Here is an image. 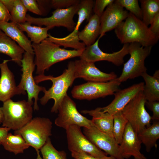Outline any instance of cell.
<instances>
[{"label":"cell","mask_w":159,"mask_h":159,"mask_svg":"<svg viewBox=\"0 0 159 159\" xmlns=\"http://www.w3.org/2000/svg\"><path fill=\"white\" fill-rule=\"evenodd\" d=\"M34 79L37 84L46 80L52 82V87L48 90L46 89L44 91V95L39 100L41 104L44 105L50 99H53L54 103L51 111L52 113H57L63 98L67 94V92L69 87L72 86L76 79L74 62H69L67 68L59 76L54 77L50 75H37Z\"/></svg>","instance_id":"obj_1"},{"label":"cell","mask_w":159,"mask_h":159,"mask_svg":"<svg viewBox=\"0 0 159 159\" xmlns=\"http://www.w3.org/2000/svg\"><path fill=\"white\" fill-rule=\"evenodd\" d=\"M34 54L36 74H44L53 64L64 60L80 57L83 50H67L47 39L38 44L32 43Z\"/></svg>","instance_id":"obj_2"},{"label":"cell","mask_w":159,"mask_h":159,"mask_svg":"<svg viewBox=\"0 0 159 159\" xmlns=\"http://www.w3.org/2000/svg\"><path fill=\"white\" fill-rule=\"evenodd\" d=\"M115 35L122 44L137 43L144 47H153L159 38L155 35L141 19L129 12L125 21L115 29Z\"/></svg>","instance_id":"obj_3"},{"label":"cell","mask_w":159,"mask_h":159,"mask_svg":"<svg viewBox=\"0 0 159 159\" xmlns=\"http://www.w3.org/2000/svg\"><path fill=\"white\" fill-rule=\"evenodd\" d=\"M32 105L25 100L14 102L10 99L4 102L2 127L14 131L21 129L32 119Z\"/></svg>","instance_id":"obj_4"},{"label":"cell","mask_w":159,"mask_h":159,"mask_svg":"<svg viewBox=\"0 0 159 159\" xmlns=\"http://www.w3.org/2000/svg\"><path fill=\"white\" fill-rule=\"evenodd\" d=\"M52 123L48 118L36 117L32 118L14 134L21 136L26 143L36 150H39L52 135Z\"/></svg>","instance_id":"obj_5"},{"label":"cell","mask_w":159,"mask_h":159,"mask_svg":"<svg viewBox=\"0 0 159 159\" xmlns=\"http://www.w3.org/2000/svg\"><path fill=\"white\" fill-rule=\"evenodd\" d=\"M34 54L25 52L21 60L22 73L20 82L17 87L22 94L27 93L28 100L29 103L33 104V99L34 101L33 107L35 110H38V95L40 92H43L46 89L44 87L39 86L34 80L33 75L35 65L34 62Z\"/></svg>","instance_id":"obj_6"},{"label":"cell","mask_w":159,"mask_h":159,"mask_svg":"<svg viewBox=\"0 0 159 159\" xmlns=\"http://www.w3.org/2000/svg\"><path fill=\"white\" fill-rule=\"evenodd\" d=\"M152 47H144L137 43L129 44V60L124 64L122 73L117 79L120 82L141 76L146 72L145 61L150 54Z\"/></svg>","instance_id":"obj_7"},{"label":"cell","mask_w":159,"mask_h":159,"mask_svg":"<svg viewBox=\"0 0 159 159\" xmlns=\"http://www.w3.org/2000/svg\"><path fill=\"white\" fill-rule=\"evenodd\" d=\"M95 1L92 0H80L79 9L77 14L78 20L74 30L70 34L63 38H57L48 34L47 39L59 45L63 46L64 48L70 47L74 49L84 50L86 46L81 42L78 38L79 29L84 21L88 22L92 15V13Z\"/></svg>","instance_id":"obj_8"},{"label":"cell","mask_w":159,"mask_h":159,"mask_svg":"<svg viewBox=\"0 0 159 159\" xmlns=\"http://www.w3.org/2000/svg\"><path fill=\"white\" fill-rule=\"evenodd\" d=\"M146 101L142 91L132 99L121 111L123 115L137 134L151 125L152 117L145 108Z\"/></svg>","instance_id":"obj_9"},{"label":"cell","mask_w":159,"mask_h":159,"mask_svg":"<svg viewBox=\"0 0 159 159\" xmlns=\"http://www.w3.org/2000/svg\"><path fill=\"white\" fill-rule=\"evenodd\" d=\"M121 83L117 79L107 82H87L74 86L71 91L72 97L90 100L112 95L119 90Z\"/></svg>","instance_id":"obj_10"},{"label":"cell","mask_w":159,"mask_h":159,"mask_svg":"<svg viewBox=\"0 0 159 159\" xmlns=\"http://www.w3.org/2000/svg\"><path fill=\"white\" fill-rule=\"evenodd\" d=\"M79 4L66 9H56L52 12V15L48 17H35L27 14L26 21L39 26H44L49 29L55 26H63L72 31L76 24L73 17L77 14Z\"/></svg>","instance_id":"obj_11"},{"label":"cell","mask_w":159,"mask_h":159,"mask_svg":"<svg viewBox=\"0 0 159 159\" xmlns=\"http://www.w3.org/2000/svg\"><path fill=\"white\" fill-rule=\"evenodd\" d=\"M58 112V116L54 121L55 124L65 130L72 125L88 128L94 126L91 120L79 112L75 102L67 94L63 98Z\"/></svg>","instance_id":"obj_12"},{"label":"cell","mask_w":159,"mask_h":159,"mask_svg":"<svg viewBox=\"0 0 159 159\" xmlns=\"http://www.w3.org/2000/svg\"><path fill=\"white\" fill-rule=\"evenodd\" d=\"M66 131L68 148L71 152H84L99 159L107 156L84 134L80 127L71 125Z\"/></svg>","instance_id":"obj_13"},{"label":"cell","mask_w":159,"mask_h":159,"mask_svg":"<svg viewBox=\"0 0 159 159\" xmlns=\"http://www.w3.org/2000/svg\"><path fill=\"white\" fill-rule=\"evenodd\" d=\"M99 37L92 44L86 47L80 57V59L95 63L96 62L105 61L120 66L124 63V58L129 54V44H124L120 50L112 53H105L99 47Z\"/></svg>","instance_id":"obj_14"},{"label":"cell","mask_w":159,"mask_h":159,"mask_svg":"<svg viewBox=\"0 0 159 159\" xmlns=\"http://www.w3.org/2000/svg\"><path fill=\"white\" fill-rule=\"evenodd\" d=\"M84 134L96 146L104 151L107 155L117 159H124L121 156L114 137L99 130L94 126L83 127Z\"/></svg>","instance_id":"obj_15"},{"label":"cell","mask_w":159,"mask_h":159,"mask_svg":"<svg viewBox=\"0 0 159 159\" xmlns=\"http://www.w3.org/2000/svg\"><path fill=\"white\" fill-rule=\"evenodd\" d=\"M75 76L76 79L81 78L87 82H107L115 79L117 75L114 72L107 73L102 72L94 63L82 60L74 61Z\"/></svg>","instance_id":"obj_16"},{"label":"cell","mask_w":159,"mask_h":159,"mask_svg":"<svg viewBox=\"0 0 159 159\" xmlns=\"http://www.w3.org/2000/svg\"><path fill=\"white\" fill-rule=\"evenodd\" d=\"M129 12L114 2L108 6L100 17V39L105 33L115 29L129 15Z\"/></svg>","instance_id":"obj_17"},{"label":"cell","mask_w":159,"mask_h":159,"mask_svg":"<svg viewBox=\"0 0 159 159\" xmlns=\"http://www.w3.org/2000/svg\"><path fill=\"white\" fill-rule=\"evenodd\" d=\"M144 85L143 82H140L127 88L119 89L114 93L115 98L109 105L104 107L97 108L102 112H108L113 115L121 111L132 99L143 91Z\"/></svg>","instance_id":"obj_18"},{"label":"cell","mask_w":159,"mask_h":159,"mask_svg":"<svg viewBox=\"0 0 159 159\" xmlns=\"http://www.w3.org/2000/svg\"><path fill=\"white\" fill-rule=\"evenodd\" d=\"M142 143L138 134L128 122L122 141L119 145L120 154L124 159L133 156L134 159H148L140 152Z\"/></svg>","instance_id":"obj_19"},{"label":"cell","mask_w":159,"mask_h":159,"mask_svg":"<svg viewBox=\"0 0 159 159\" xmlns=\"http://www.w3.org/2000/svg\"><path fill=\"white\" fill-rule=\"evenodd\" d=\"M11 60H4L0 63V101L4 102L15 95L21 94L16 86L13 73L9 68L7 62Z\"/></svg>","instance_id":"obj_20"},{"label":"cell","mask_w":159,"mask_h":159,"mask_svg":"<svg viewBox=\"0 0 159 159\" xmlns=\"http://www.w3.org/2000/svg\"><path fill=\"white\" fill-rule=\"evenodd\" d=\"M0 29L16 42L25 52L34 53L31 41L18 28L16 23L12 21H0Z\"/></svg>","instance_id":"obj_21"},{"label":"cell","mask_w":159,"mask_h":159,"mask_svg":"<svg viewBox=\"0 0 159 159\" xmlns=\"http://www.w3.org/2000/svg\"><path fill=\"white\" fill-rule=\"evenodd\" d=\"M24 50L16 42L0 29V53L11 58V60L21 67Z\"/></svg>","instance_id":"obj_22"},{"label":"cell","mask_w":159,"mask_h":159,"mask_svg":"<svg viewBox=\"0 0 159 159\" xmlns=\"http://www.w3.org/2000/svg\"><path fill=\"white\" fill-rule=\"evenodd\" d=\"M81 112L92 116L91 120L95 127L101 131L113 137V115L108 112H102L97 108L94 110H82Z\"/></svg>","instance_id":"obj_23"},{"label":"cell","mask_w":159,"mask_h":159,"mask_svg":"<svg viewBox=\"0 0 159 159\" xmlns=\"http://www.w3.org/2000/svg\"><path fill=\"white\" fill-rule=\"evenodd\" d=\"M100 18L94 14L89 19L84 29L78 33L80 41H82L86 47L93 44L100 36Z\"/></svg>","instance_id":"obj_24"},{"label":"cell","mask_w":159,"mask_h":159,"mask_svg":"<svg viewBox=\"0 0 159 159\" xmlns=\"http://www.w3.org/2000/svg\"><path fill=\"white\" fill-rule=\"evenodd\" d=\"M144 80V84L143 93L146 101H159V71H156L153 76L147 72L141 76Z\"/></svg>","instance_id":"obj_25"},{"label":"cell","mask_w":159,"mask_h":159,"mask_svg":"<svg viewBox=\"0 0 159 159\" xmlns=\"http://www.w3.org/2000/svg\"><path fill=\"white\" fill-rule=\"evenodd\" d=\"M153 121L151 125L138 134L139 139L145 145L148 152H149L153 147H157V141L159 138V120Z\"/></svg>","instance_id":"obj_26"},{"label":"cell","mask_w":159,"mask_h":159,"mask_svg":"<svg viewBox=\"0 0 159 159\" xmlns=\"http://www.w3.org/2000/svg\"><path fill=\"white\" fill-rule=\"evenodd\" d=\"M1 145L4 149L15 155L23 153L30 146L19 134L9 133L3 140Z\"/></svg>","instance_id":"obj_27"},{"label":"cell","mask_w":159,"mask_h":159,"mask_svg":"<svg viewBox=\"0 0 159 159\" xmlns=\"http://www.w3.org/2000/svg\"><path fill=\"white\" fill-rule=\"evenodd\" d=\"M18 28L22 32H26L33 43L38 44L48 37V31L49 29L47 27L32 26L27 21L21 24H16Z\"/></svg>","instance_id":"obj_28"},{"label":"cell","mask_w":159,"mask_h":159,"mask_svg":"<svg viewBox=\"0 0 159 159\" xmlns=\"http://www.w3.org/2000/svg\"><path fill=\"white\" fill-rule=\"evenodd\" d=\"M142 20L147 26L150 25L156 14L159 13V0H140Z\"/></svg>","instance_id":"obj_29"},{"label":"cell","mask_w":159,"mask_h":159,"mask_svg":"<svg viewBox=\"0 0 159 159\" xmlns=\"http://www.w3.org/2000/svg\"><path fill=\"white\" fill-rule=\"evenodd\" d=\"M113 116V136L117 144L119 145L122 141L128 122L123 115L121 111L117 113Z\"/></svg>","instance_id":"obj_30"},{"label":"cell","mask_w":159,"mask_h":159,"mask_svg":"<svg viewBox=\"0 0 159 159\" xmlns=\"http://www.w3.org/2000/svg\"><path fill=\"white\" fill-rule=\"evenodd\" d=\"M40 150L43 159H67L66 153L56 149L50 138Z\"/></svg>","instance_id":"obj_31"},{"label":"cell","mask_w":159,"mask_h":159,"mask_svg":"<svg viewBox=\"0 0 159 159\" xmlns=\"http://www.w3.org/2000/svg\"><path fill=\"white\" fill-rule=\"evenodd\" d=\"M27 11L21 0H14L13 7L10 12L11 21L16 24L25 22Z\"/></svg>","instance_id":"obj_32"},{"label":"cell","mask_w":159,"mask_h":159,"mask_svg":"<svg viewBox=\"0 0 159 159\" xmlns=\"http://www.w3.org/2000/svg\"><path fill=\"white\" fill-rule=\"evenodd\" d=\"M114 2L125 8L136 17L142 20V13L138 0H115Z\"/></svg>","instance_id":"obj_33"},{"label":"cell","mask_w":159,"mask_h":159,"mask_svg":"<svg viewBox=\"0 0 159 159\" xmlns=\"http://www.w3.org/2000/svg\"><path fill=\"white\" fill-rule=\"evenodd\" d=\"M80 1L79 0H52L51 7L55 10L65 9L79 4Z\"/></svg>","instance_id":"obj_34"},{"label":"cell","mask_w":159,"mask_h":159,"mask_svg":"<svg viewBox=\"0 0 159 159\" xmlns=\"http://www.w3.org/2000/svg\"><path fill=\"white\" fill-rule=\"evenodd\" d=\"M114 0H96L94 2L93 11L95 14L100 18L103 14L105 8L113 3Z\"/></svg>","instance_id":"obj_35"},{"label":"cell","mask_w":159,"mask_h":159,"mask_svg":"<svg viewBox=\"0 0 159 159\" xmlns=\"http://www.w3.org/2000/svg\"><path fill=\"white\" fill-rule=\"evenodd\" d=\"M21 1L27 11L36 14L42 15L41 11L37 0H21Z\"/></svg>","instance_id":"obj_36"},{"label":"cell","mask_w":159,"mask_h":159,"mask_svg":"<svg viewBox=\"0 0 159 159\" xmlns=\"http://www.w3.org/2000/svg\"><path fill=\"white\" fill-rule=\"evenodd\" d=\"M145 105L153 113L152 120H159V102L158 101H146Z\"/></svg>","instance_id":"obj_37"},{"label":"cell","mask_w":159,"mask_h":159,"mask_svg":"<svg viewBox=\"0 0 159 159\" xmlns=\"http://www.w3.org/2000/svg\"><path fill=\"white\" fill-rule=\"evenodd\" d=\"M39 9L41 11L42 15H46L48 14L52 9L51 0H37Z\"/></svg>","instance_id":"obj_38"},{"label":"cell","mask_w":159,"mask_h":159,"mask_svg":"<svg viewBox=\"0 0 159 159\" xmlns=\"http://www.w3.org/2000/svg\"><path fill=\"white\" fill-rule=\"evenodd\" d=\"M149 27L151 32L159 38V13L157 14Z\"/></svg>","instance_id":"obj_39"},{"label":"cell","mask_w":159,"mask_h":159,"mask_svg":"<svg viewBox=\"0 0 159 159\" xmlns=\"http://www.w3.org/2000/svg\"><path fill=\"white\" fill-rule=\"evenodd\" d=\"M11 20L10 12L0 0V21L8 22Z\"/></svg>","instance_id":"obj_40"},{"label":"cell","mask_w":159,"mask_h":159,"mask_svg":"<svg viewBox=\"0 0 159 159\" xmlns=\"http://www.w3.org/2000/svg\"><path fill=\"white\" fill-rule=\"evenodd\" d=\"M71 155L74 159H99L82 151H72L71 152Z\"/></svg>","instance_id":"obj_41"},{"label":"cell","mask_w":159,"mask_h":159,"mask_svg":"<svg viewBox=\"0 0 159 159\" xmlns=\"http://www.w3.org/2000/svg\"><path fill=\"white\" fill-rule=\"evenodd\" d=\"M8 11L10 12L13 7L14 0H0Z\"/></svg>","instance_id":"obj_42"},{"label":"cell","mask_w":159,"mask_h":159,"mask_svg":"<svg viewBox=\"0 0 159 159\" xmlns=\"http://www.w3.org/2000/svg\"><path fill=\"white\" fill-rule=\"evenodd\" d=\"M10 130L7 127H0V144L2 143Z\"/></svg>","instance_id":"obj_43"},{"label":"cell","mask_w":159,"mask_h":159,"mask_svg":"<svg viewBox=\"0 0 159 159\" xmlns=\"http://www.w3.org/2000/svg\"><path fill=\"white\" fill-rule=\"evenodd\" d=\"M3 120V115L1 107H0V124L2 123Z\"/></svg>","instance_id":"obj_44"},{"label":"cell","mask_w":159,"mask_h":159,"mask_svg":"<svg viewBox=\"0 0 159 159\" xmlns=\"http://www.w3.org/2000/svg\"><path fill=\"white\" fill-rule=\"evenodd\" d=\"M100 159H117L115 157L110 156H106Z\"/></svg>","instance_id":"obj_45"},{"label":"cell","mask_w":159,"mask_h":159,"mask_svg":"<svg viewBox=\"0 0 159 159\" xmlns=\"http://www.w3.org/2000/svg\"><path fill=\"white\" fill-rule=\"evenodd\" d=\"M37 153V157L36 159H43L42 158L40 154L39 153V150L36 151Z\"/></svg>","instance_id":"obj_46"}]
</instances>
